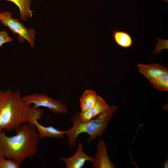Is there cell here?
Instances as JSON below:
<instances>
[{
    "label": "cell",
    "instance_id": "cell-1",
    "mask_svg": "<svg viewBox=\"0 0 168 168\" xmlns=\"http://www.w3.org/2000/svg\"><path fill=\"white\" fill-rule=\"evenodd\" d=\"M43 113L42 110L26 104L19 90L0 89V131L16 130L34 118L40 120Z\"/></svg>",
    "mask_w": 168,
    "mask_h": 168
},
{
    "label": "cell",
    "instance_id": "cell-19",
    "mask_svg": "<svg viewBox=\"0 0 168 168\" xmlns=\"http://www.w3.org/2000/svg\"><path fill=\"white\" fill-rule=\"evenodd\" d=\"M161 0L164 1H168V0Z\"/></svg>",
    "mask_w": 168,
    "mask_h": 168
},
{
    "label": "cell",
    "instance_id": "cell-6",
    "mask_svg": "<svg viewBox=\"0 0 168 168\" xmlns=\"http://www.w3.org/2000/svg\"><path fill=\"white\" fill-rule=\"evenodd\" d=\"M60 159L65 164L67 168H81L84 166L87 161L92 163L94 157L90 156L85 153L83 145L80 142L76 152L71 157H61Z\"/></svg>",
    "mask_w": 168,
    "mask_h": 168
},
{
    "label": "cell",
    "instance_id": "cell-16",
    "mask_svg": "<svg viewBox=\"0 0 168 168\" xmlns=\"http://www.w3.org/2000/svg\"><path fill=\"white\" fill-rule=\"evenodd\" d=\"M158 43L156 44L155 51L153 54L157 53H160L161 50L164 49H168V40H164L156 37Z\"/></svg>",
    "mask_w": 168,
    "mask_h": 168
},
{
    "label": "cell",
    "instance_id": "cell-15",
    "mask_svg": "<svg viewBox=\"0 0 168 168\" xmlns=\"http://www.w3.org/2000/svg\"><path fill=\"white\" fill-rule=\"evenodd\" d=\"M20 165L12 159L0 155V168H19Z\"/></svg>",
    "mask_w": 168,
    "mask_h": 168
},
{
    "label": "cell",
    "instance_id": "cell-18",
    "mask_svg": "<svg viewBox=\"0 0 168 168\" xmlns=\"http://www.w3.org/2000/svg\"><path fill=\"white\" fill-rule=\"evenodd\" d=\"M161 165L164 168H167L168 167V158L164 162L162 163Z\"/></svg>",
    "mask_w": 168,
    "mask_h": 168
},
{
    "label": "cell",
    "instance_id": "cell-4",
    "mask_svg": "<svg viewBox=\"0 0 168 168\" xmlns=\"http://www.w3.org/2000/svg\"><path fill=\"white\" fill-rule=\"evenodd\" d=\"M0 21L2 23L8 28L14 34L18 35V41L23 42L27 40L32 48L35 47V31L32 28L28 29L17 19L12 17L9 11L0 12Z\"/></svg>",
    "mask_w": 168,
    "mask_h": 168
},
{
    "label": "cell",
    "instance_id": "cell-17",
    "mask_svg": "<svg viewBox=\"0 0 168 168\" xmlns=\"http://www.w3.org/2000/svg\"><path fill=\"white\" fill-rule=\"evenodd\" d=\"M12 38L9 37L7 32L5 30L0 31V47L4 43L12 41Z\"/></svg>",
    "mask_w": 168,
    "mask_h": 168
},
{
    "label": "cell",
    "instance_id": "cell-3",
    "mask_svg": "<svg viewBox=\"0 0 168 168\" xmlns=\"http://www.w3.org/2000/svg\"><path fill=\"white\" fill-rule=\"evenodd\" d=\"M117 108L115 105L110 106L105 112L86 122L81 121L78 117V112L76 113L71 119L73 124L72 127L65 131L70 147H76L77 139L81 133H86L89 135L87 141L89 143L97 138H100Z\"/></svg>",
    "mask_w": 168,
    "mask_h": 168
},
{
    "label": "cell",
    "instance_id": "cell-5",
    "mask_svg": "<svg viewBox=\"0 0 168 168\" xmlns=\"http://www.w3.org/2000/svg\"><path fill=\"white\" fill-rule=\"evenodd\" d=\"M22 99L27 105L34 104L33 107L35 109L46 107L55 114H66L68 112V109L65 104L44 94L35 93L23 96Z\"/></svg>",
    "mask_w": 168,
    "mask_h": 168
},
{
    "label": "cell",
    "instance_id": "cell-8",
    "mask_svg": "<svg viewBox=\"0 0 168 168\" xmlns=\"http://www.w3.org/2000/svg\"><path fill=\"white\" fill-rule=\"evenodd\" d=\"M110 107L105 100L98 96L95 106L86 111L78 112L79 118L82 122H88L105 112Z\"/></svg>",
    "mask_w": 168,
    "mask_h": 168
},
{
    "label": "cell",
    "instance_id": "cell-12",
    "mask_svg": "<svg viewBox=\"0 0 168 168\" xmlns=\"http://www.w3.org/2000/svg\"><path fill=\"white\" fill-rule=\"evenodd\" d=\"M98 96L92 90H85L80 99L81 112L86 111L93 108L96 102Z\"/></svg>",
    "mask_w": 168,
    "mask_h": 168
},
{
    "label": "cell",
    "instance_id": "cell-14",
    "mask_svg": "<svg viewBox=\"0 0 168 168\" xmlns=\"http://www.w3.org/2000/svg\"><path fill=\"white\" fill-rule=\"evenodd\" d=\"M157 89L160 91H168V74L149 81Z\"/></svg>",
    "mask_w": 168,
    "mask_h": 168
},
{
    "label": "cell",
    "instance_id": "cell-10",
    "mask_svg": "<svg viewBox=\"0 0 168 168\" xmlns=\"http://www.w3.org/2000/svg\"><path fill=\"white\" fill-rule=\"evenodd\" d=\"M38 120L36 118H34L29 124L35 126L40 138H62L64 137L65 131H60L52 126H43L38 122Z\"/></svg>",
    "mask_w": 168,
    "mask_h": 168
},
{
    "label": "cell",
    "instance_id": "cell-13",
    "mask_svg": "<svg viewBox=\"0 0 168 168\" xmlns=\"http://www.w3.org/2000/svg\"><path fill=\"white\" fill-rule=\"evenodd\" d=\"M15 4L18 8L20 18L22 20L26 21L32 18L33 11L30 9L31 0H6Z\"/></svg>",
    "mask_w": 168,
    "mask_h": 168
},
{
    "label": "cell",
    "instance_id": "cell-9",
    "mask_svg": "<svg viewBox=\"0 0 168 168\" xmlns=\"http://www.w3.org/2000/svg\"><path fill=\"white\" fill-rule=\"evenodd\" d=\"M139 72L148 81L168 74V69L158 63L148 64H138Z\"/></svg>",
    "mask_w": 168,
    "mask_h": 168
},
{
    "label": "cell",
    "instance_id": "cell-2",
    "mask_svg": "<svg viewBox=\"0 0 168 168\" xmlns=\"http://www.w3.org/2000/svg\"><path fill=\"white\" fill-rule=\"evenodd\" d=\"M15 130L16 134L11 137L0 131V155L21 164L38 153L40 138L35 126L29 123Z\"/></svg>",
    "mask_w": 168,
    "mask_h": 168
},
{
    "label": "cell",
    "instance_id": "cell-7",
    "mask_svg": "<svg viewBox=\"0 0 168 168\" xmlns=\"http://www.w3.org/2000/svg\"><path fill=\"white\" fill-rule=\"evenodd\" d=\"M96 152L92 163L94 168H115V164L110 161L108 155L107 147L105 142L100 139L96 147Z\"/></svg>",
    "mask_w": 168,
    "mask_h": 168
},
{
    "label": "cell",
    "instance_id": "cell-11",
    "mask_svg": "<svg viewBox=\"0 0 168 168\" xmlns=\"http://www.w3.org/2000/svg\"><path fill=\"white\" fill-rule=\"evenodd\" d=\"M114 42L119 47L123 48H129L133 45V41L130 34L121 30L115 29L112 32Z\"/></svg>",
    "mask_w": 168,
    "mask_h": 168
}]
</instances>
